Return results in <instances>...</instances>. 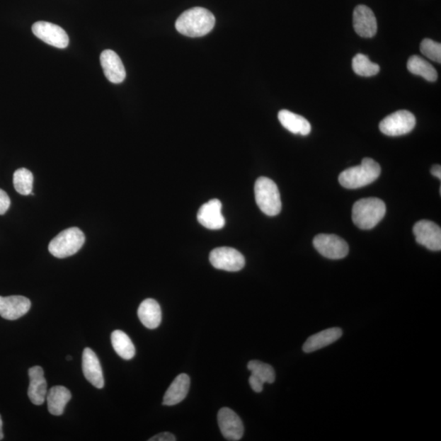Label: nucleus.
I'll return each mask as SVG.
<instances>
[{"instance_id": "nucleus-1", "label": "nucleus", "mask_w": 441, "mask_h": 441, "mask_svg": "<svg viewBox=\"0 0 441 441\" xmlns=\"http://www.w3.org/2000/svg\"><path fill=\"white\" fill-rule=\"evenodd\" d=\"M216 19L210 11L193 8L185 11L178 18L175 28L179 33L188 37H202L214 29Z\"/></svg>"}, {"instance_id": "nucleus-2", "label": "nucleus", "mask_w": 441, "mask_h": 441, "mask_svg": "<svg viewBox=\"0 0 441 441\" xmlns=\"http://www.w3.org/2000/svg\"><path fill=\"white\" fill-rule=\"evenodd\" d=\"M381 167L373 159L365 158L360 166L349 168L340 173L339 183L348 189L366 187L378 179Z\"/></svg>"}, {"instance_id": "nucleus-3", "label": "nucleus", "mask_w": 441, "mask_h": 441, "mask_svg": "<svg viewBox=\"0 0 441 441\" xmlns=\"http://www.w3.org/2000/svg\"><path fill=\"white\" fill-rule=\"evenodd\" d=\"M386 212V205L382 200L361 199L353 205V221L360 229H373L384 219Z\"/></svg>"}, {"instance_id": "nucleus-4", "label": "nucleus", "mask_w": 441, "mask_h": 441, "mask_svg": "<svg viewBox=\"0 0 441 441\" xmlns=\"http://www.w3.org/2000/svg\"><path fill=\"white\" fill-rule=\"evenodd\" d=\"M255 199L265 214L278 215L282 208L277 185L268 178H259L254 185Z\"/></svg>"}, {"instance_id": "nucleus-5", "label": "nucleus", "mask_w": 441, "mask_h": 441, "mask_svg": "<svg viewBox=\"0 0 441 441\" xmlns=\"http://www.w3.org/2000/svg\"><path fill=\"white\" fill-rule=\"evenodd\" d=\"M85 236L78 227H71L53 238L49 251L57 258H66L76 254L82 248Z\"/></svg>"}, {"instance_id": "nucleus-6", "label": "nucleus", "mask_w": 441, "mask_h": 441, "mask_svg": "<svg viewBox=\"0 0 441 441\" xmlns=\"http://www.w3.org/2000/svg\"><path fill=\"white\" fill-rule=\"evenodd\" d=\"M416 125V116L410 111L402 110L382 120L379 125V130L386 136L397 137L408 134Z\"/></svg>"}, {"instance_id": "nucleus-7", "label": "nucleus", "mask_w": 441, "mask_h": 441, "mask_svg": "<svg viewBox=\"0 0 441 441\" xmlns=\"http://www.w3.org/2000/svg\"><path fill=\"white\" fill-rule=\"evenodd\" d=\"M210 261L216 269L227 272H239L246 265V258L236 249L230 247H220L210 253Z\"/></svg>"}, {"instance_id": "nucleus-8", "label": "nucleus", "mask_w": 441, "mask_h": 441, "mask_svg": "<svg viewBox=\"0 0 441 441\" xmlns=\"http://www.w3.org/2000/svg\"><path fill=\"white\" fill-rule=\"evenodd\" d=\"M313 246L322 256L329 259H343L349 253L348 243L336 235L320 234L313 240Z\"/></svg>"}, {"instance_id": "nucleus-9", "label": "nucleus", "mask_w": 441, "mask_h": 441, "mask_svg": "<svg viewBox=\"0 0 441 441\" xmlns=\"http://www.w3.org/2000/svg\"><path fill=\"white\" fill-rule=\"evenodd\" d=\"M32 32L37 38L58 49H66L69 45V36L59 25L47 21H37L32 25Z\"/></svg>"}, {"instance_id": "nucleus-10", "label": "nucleus", "mask_w": 441, "mask_h": 441, "mask_svg": "<svg viewBox=\"0 0 441 441\" xmlns=\"http://www.w3.org/2000/svg\"><path fill=\"white\" fill-rule=\"evenodd\" d=\"M416 241L432 251L441 249V229L435 222L422 220L416 223L413 229Z\"/></svg>"}, {"instance_id": "nucleus-11", "label": "nucleus", "mask_w": 441, "mask_h": 441, "mask_svg": "<svg viewBox=\"0 0 441 441\" xmlns=\"http://www.w3.org/2000/svg\"><path fill=\"white\" fill-rule=\"evenodd\" d=\"M220 431L227 440L237 441L243 437L244 428L240 417L229 408H222L217 413Z\"/></svg>"}, {"instance_id": "nucleus-12", "label": "nucleus", "mask_w": 441, "mask_h": 441, "mask_svg": "<svg viewBox=\"0 0 441 441\" xmlns=\"http://www.w3.org/2000/svg\"><path fill=\"white\" fill-rule=\"evenodd\" d=\"M30 307L31 302L28 297L23 296H0V316H2L5 320H18L30 311Z\"/></svg>"}, {"instance_id": "nucleus-13", "label": "nucleus", "mask_w": 441, "mask_h": 441, "mask_svg": "<svg viewBox=\"0 0 441 441\" xmlns=\"http://www.w3.org/2000/svg\"><path fill=\"white\" fill-rule=\"evenodd\" d=\"M353 26L357 35L363 38L374 37L378 30V24L373 11L365 5H359L354 10Z\"/></svg>"}, {"instance_id": "nucleus-14", "label": "nucleus", "mask_w": 441, "mask_h": 441, "mask_svg": "<svg viewBox=\"0 0 441 441\" xmlns=\"http://www.w3.org/2000/svg\"><path fill=\"white\" fill-rule=\"evenodd\" d=\"M197 219L202 226L210 230H219L225 226V219L222 214V203L214 199L200 207Z\"/></svg>"}, {"instance_id": "nucleus-15", "label": "nucleus", "mask_w": 441, "mask_h": 441, "mask_svg": "<svg viewBox=\"0 0 441 441\" xmlns=\"http://www.w3.org/2000/svg\"><path fill=\"white\" fill-rule=\"evenodd\" d=\"M83 373L90 384L98 389H103L105 382L102 365L92 349L85 348L82 360Z\"/></svg>"}, {"instance_id": "nucleus-16", "label": "nucleus", "mask_w": 441, "mask_h": 441, "mask_svg": "<svg viewBox=\"0 0 441 441\" xmlns=\"http://www.w3.org/2000/svg\"><path fill=\"white\" fill-rule=\"evenodd\" d=\"M101 65L106 79L113 84L123 82L126 77L125 68L120 57L113 50H106L100 57Z\"/></svg>"}, {"instance_id": "nucleus-17", "label": "nucleus", "mask_w": 441, "mask_h": 441, "mask_svg": "<svg viewBox=\"0 0 441 441\" xmlns=\"http://www.w3.org/2000/svg\"><path fill=\"white\" fill-rule=\"evenodd\" d=\"M30 385L28 396L35 406H41L46 401L47 382L45 372L40 366L36 365L29 370Z\"/></svg>"}, {"instance_id": "nucleus-18", "label": "nucleus", "mask_w": 441, "mask_h": 441, "mask_svg": "<svg viewBox=\"0 0 441 441\" xmlns=\"http://www.w3.org/2000/svg\"><path fill=\"white\" fill-rule=\"evenodd\" d=\"M190 384V379L188 374H179L164 394L163 405L173 406L182 402L188 394Z\"/></svg>"}, {"instance_id": "nucleus-19", "label": "nucleus", "mask_w": 441, "mask_h": 441, "mask_svg": "<svg viewBox=\"0 0 441 441\" xmlns=\"http://www.w3.org/2000/svg\"><path fill=\"white\" fill-rule=\"evenodd\" d=\"M342 336L343 331L341 328H331L326 329V331L317 333L307 338L304 347H302V350L306 353L316 352L318 350L336 343Z\"/></svg>"}, {"instance_id": "nucleus-20", "label": "nucleus", "mask_w": 441, "mask_h": 441, "mask_svg": "<svg viewBox=\"0 0 441 441\" xmlns=\"http://www.w3.org/2000/svg\"><path fill=\"white\" fill-rule=\"evenodd\" d=\"M137 316L143 326L150 329L156 328L162 321L161 306L156 300L146 299L138 307Z\"/></svg>"}, {"instance_id": "nucleus-21", "label": "nucleus", "mask_w": 441, "mask_h": 441, "mask_svg": "<svg viewBox=\"0 0 441 441\" xmlns=\"http://www.w3.org/2000/svg\"><path fill=\"white\" fill-rule=\"evenodd\" d=\"M71 399V393L67 387L56 386L47 391L46 400L47 410L52 416H60L65 411L67 403Z\"/></svg>"}, {"instance_id": "nucleus-22", "label": "nucleus", "mask_w": 441, "mask_h": 441, "mask_svg": "<svg viewBox=\"0 0 441 441\" xmlns=\"http://www.w3.org/2000/svg\"><path fill=\"white\" fill-rule=\"evenodd\" d=\"M278 119L280 124L292 134L307 136L311 131V126L304 117L291 113L290 110H280Z\"/></svg>"}, {"instance_id": "nucleus-23", "label": "nucleus", "mask_w": 441, "mask_h": 441, "mask_svg": "<svg viewBox=\"0 0 441 441\" xmlns=\"http://www.w3.org/2000/svg\"><path fill=\"white\" fill-rule=\"evenodd\" d=\"M110 339L115 353L121 358L127 360L134 357L136 353L134 345L125 332L115 331L111 333Z\"/></svg>"}, {"instance_id": "nucleus-24", "label": "nucleus", "mask_w": 441, "mask_h": 441, "mask_svg": "<svg viewBox=\"0 0 441 441\" xmlns=\"http://www.w3.org/2000/svg\"><path fill=\"white\" fill-rule=\"evenodd\" d=\"M408 70L416 76H422L428 81L434 82L437 79V72L435 69L423 58L417 55L410 57L407 63Z\"/></svg>"}, {"instance_id": "nucleus-25", "label": "nucleus", "mask_w": 441, "mask_h": 441, "mask_svg": "<svg viewBox=\"0 0 441 441\" xmlns=\"http://www.w3.org/2000/svg\"><path fill=\"white\" fill-rule=\"evenodd\" d=\"M34 176L30 170L21 168L13 174V185L16 190L23 195H29L33 190Z\"/></svg>"}, {"instance_id": "nucleus-26", "label": "nucleus", "mask_w": 441, "mask_h": 441, "mask_svg": "<svg viewBox=\"0 0 441 441\" xmlns=\"http://www.w3.org/2000/svg\"><path fill=\"white\" fill-rule=\"evenodd\" d=\"M353 69L355 74L364 77L376 76L380 71L378 64L371 62L370 58L364 55L355 56L353 60Z\"/></svg>"}, {"instance_id": "nucleus-27", "label": "nucleus", "mask_w": 441, "mask_h": 441, "mask_svg": "<svg viewBox=\"0 0 441 441\" xmlns=\"http://www.w3.org/2000/svg\"><path fill=\"white\" fill-rule=\"evenodd\" d=\"M248 370L251 374L261 379L264 384H273L275 380V373L272 365L262 362V361L253 360L249 361Z\"/></svg>"}, {"instance_id": "nucleus-28", "label": "nucleus", "mask_w": 441, "mask_h": 441, "mask_svg": "<svg viewBox=\"0 0 441 441\" xmlns=\"http://www.w3.org/2000/svg\"><path fill=\"white\" fill-rule=\"evenodd\" d=\"M420 50L423 55L428 57L429 59L440 63L441 45L440 42L430 39H425L421 42Z\"/></svg>"}, {"instance_id": "nucleus-29", "label": "nucleus", "mask_w": 441, "mask_h": 441, "mask_svg": "<svg viewBox=\"0 0 441 441\" xmlns=\"http://www.w3.org/2000/svg\"><path fill=\"white\" fill-rule=\"evenodd\" d=\"M11 200L8 195L2 189H0V215H4L10 207Z\"/></svg>"}, {"instance_id": "nucleus-30", "label": "nucleus", "mask_w": 441, "mask_h": 441, "mask_svg": "<svg viewBox=\"0 0 441 441\" xmlns=\"http://www.w3.org/2000/svg\"><path fill=\"white\" fill-rule=\"evenodd\" d=\"M248 382L251 389L255 392L260 393L263 391L264 382L261 379L257 378L256 376L251 374V376L249 377Z\"/></svg>"}, {"instance_id": "nucleus-31", "label": "nucleus", "mask_w": 441, "mask_h": 441, "mask_svg": "<svg viewBox=\"0 0 441 441\" xmlns=\"http://www.w3.org/2000/svg\"><path fill=\"white\" fill-rule=\"evenodd\" d=\"M150 441H176L177 439L175 437V435L170 433H159L155 437H153L150 440Z\"/></svg>"}, {"instance_id": "nucleus-32", "label": "nucleus", "mask_w": 441, "mask_h": 441, "mask_svg": "<svg viewBox=\"0 0 441 441\" xmlns=\"http://www.w3.org/2000/svg\"><path fill=\"white\" fill-rule=\"evenodd\" d=\"M431 173L435 178L441 179V167L438 164L432 168Z\"/></svg>"}, {"instance_id": "nucleus-33", "label": "nucleus", "mask_w": 441, "mask_h": 441, "mask_svg": "<svg viewBox=\"0 0 441 441\" xmlns=\"http://www.w3.org/2000/svg\"><path fill=\"white\" fill-rule=\"evenodd\" d=\"M4 439V433H3V421L1 416H0V440Z\"/></svg>"}, {"instance_id": "nucleus-34", "label": "nucleus", "mask_w": 441, "mask_h": 441, "mask_svg": "<svg viewBox=\"0 0 441 441\" xmlns=\"http://www.w3.org/2000/svg\"><path fill=\"white\" fill-rule=\"evenodd\" d=\"M67 360H71L72 357H71V355H68V357H67Z\"/></svg>"}]
</instances>
